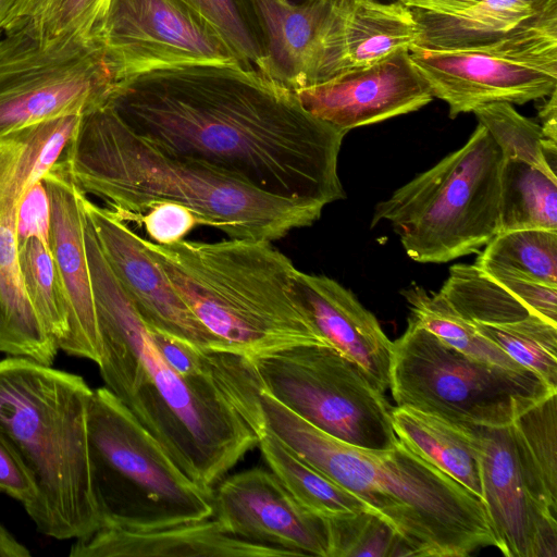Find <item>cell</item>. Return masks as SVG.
I'll list each match as a JSON object with an SVG mask.
<instances>
[{"label": "cell", "instance_id": "603a6c76", "mask_svg": "<svg viewBox=\"0 0 557 557\" xmlns=\"http://www.w3.org/2000/svg\"><path fill=\"white\" fill-rule=\"evenodd\" d=\"M81 119L62 116L0 136V215L15 218L21 198L61 159Z\"/></svg>", "mask_w": 557, "mask_h": 557}, {"label": "cell", "instance_id": "d590c367", "mask_svg": "<svg viewBox=\"0 0 557 557\" xmlns=\"http://www.w3.org/2000/svg\"><path fill=\"white\" fill-rule=\"evenodd\" d=\"M107 0H18L5 30L21 28L44 45L91 30Z\"/></svg>", "mask_w": 557, "mask_h": 557}, {"label": "cell", "instance_id": "4316f807", "mask_svg": "<svg viewBox=\"0 0 557 557\" xmlns=\"http://www.w3.org/2000/svg\"><path fill=\"white\" fill-rule=\"evenodd\" d=\"M550 1L482 0L453 17L412 10L422 30L419 46L453 47L488 40L521 24Z\"/></svg>", "mask_w": 557, "mask_h": 557}, {"label": "cell", "instance_id": "e0dca14e", "mask_svg": "<svg viewBox=\"0 0 557 557\" xmlns=\"http://www.w3.org/2000/svg\"><path fill=\"white\" fill-rule=\"evenodd\" d=\"M83 206L109 267L145 323L199 348L222 351L150 257L144 238L87 195Z\"/></svg>", "mask_w": 557, "mask_h": 557}, {"label": "cell", "instance_id": "f546056e", "mask_svg": "<svg viewBox=\"0 0 557 557\" xmlns=\"http://www.w3.org/2000/svg\"><path fill=\"white\" fill-rule=\"evenodd\" d=\"M499 210L500 232L557 231V178L525 161L503 157Z\"/></svg>", "mask_w": 557, "mask_h": 557}, {"label": "cell", "instance_id": "4fadbf2b", "mask_svg": "<svg viewBox=\"0 0 557 557\" xmlns=\"http://www.w3.org/2000/svg\"><path fill=\"white\" fill-rule=\"evenodd\" d=\"M92 27L120 84L182 65L248 67L222 34L181 0H107Z\"/></svg>", "mask_w": 557, "mask_h": 557}, {"label": "cell", "instance_id": "7a4b0ae2", "mask_svg": "<svg viewBox=\"0 0 557 557\" xmlns=\"http://www.w3.org/2000/svg\"><path fill=\"white\" fill-rule=\"evenodd\" d=\"M86 250L94 287L104 386L199 486L213 490L259 435L212 384L175 372L109 267L88 220Z\"/></svg>", "mask_w": 557, "mask_h": 557}, {"label": "cell", "instance_id": "b9f144b4", "mask_svg": "<svg viewBox=\"0 0 557 557\" xmlns=\"http://www.w3.org/2000/svg\"><path fill=\"white\" fill-rule=\"evenodd\" d=\"M482 0H398L403 5L436 16L453 17L467 12Z\"/></svg>", "mask_w": 557, "mask_h": 557}, {"label": "cell", "instance_id": "ffe728a7", "mask_svg": "<svg viewBox=\"0 0 557 557\" xmlns=\"http://www.w3.org/2000/svg\"><path fill=\"white\" fill-rule=\"evenodd\" d=\"M422 30L400 2L335 0L323 41L318 83L419 46Z\"/></svg>", "mask_w": 557, "mask_h": 557}, {"label": "cell", "instance_id": "cb8c5ba5", "mask_svg": "<svg viewBox=\"0 0 557 557\" xmlns=\"http://www.w3.org/2000/svg\"><path fill=\"white\" fill-rule=\"evenodd\" d=\"M396 436L482 502L480 448L470 425L409 407L392 408Z\"/></svg>", "mask_w": 557, "mask_h": 557}, {"label": "cell", "instance_id": "ac0fdd59", "mask_svg": "<svg viewBox=\"0 0 557 557\" xmlns=\"http://www.w3.org/2000/svg\"><path fill=\"white\" fill-rule=\"evenodd\" d=\"M42 182L51 208L50 248L63 285L69 314V332L59 349L98 364L101 341L85 240V194L72 182L59 161Z\"/></svg>", "mask_w": 557, "mask_h": 557}, {"label": "cell", "instance_id": "52a82bcc", "mask_svg": "<svg viewBox=\"0 0 557 557\" xmlns=\"http://www.w3.org/2000/svg\"><path fill=\"white\" fill-rule=\"evenodd\" d=\"M502 162L499 146L479 123L461 148L380 201L371 227L387 221L421 263L476 253L500 232Z\"/></svg>", "mask_w": 557, "mask_h": 557}, {"label": "cell", "instance_id": "d4e9b609", "mask_svg": "<svg viewBox=\"0 0 557 557\" xmlns=\"http://www.w3.org/2000/svg\"><path fill=\"white\" fill-rule=\"evenodd\" d=\"M14 224L0 215V352L52 366L59 349L26 294Z\"/></svg>", "mask_w": 557, "mask_h": 557}, {"label": "cell", "instance_id": "7bdbcfd3", "mask_svg": "<svg viewBox=\"0 0 557 557\" xmlns=\"http://www.w3.org/2000/svg\"><path fill=\"white\" fill-rule=\"evenodd\" d=\"M556 96L557 89L549 96L548 100L540 108L539 116L542 121V131L544 136L553 141H556L557 122H556Z\"/></svg>", "mask_w": 557, "mask_h": 557}, {"label": "cell", "instance_id": "277c9868", "mask_svg": "<svg viewBox=\"0 0 557 557\" xmlns=\"http://www.w3.org/2000/svg\"><path fill=\"white\" fill-rule=\"evenodd\" d=\"M264 428L297 456L384 518L411 556L465 557L496 540L483 503L399 438L371 449L334 438L265 391Z\"/></svg>", "mask_w": 557, "mask_h": 557}, {"label": "cell", "instance_id": "f35d334b", "mask_svg": "<svg viewBox=\"0 0 557 557\" xmlns=\"http://www.w3.org/2000/svg\"><path fill=\"white\" fill-rule=\"evenodd\" d=\"M50 230V199L41 180L27 189L17 205L14 224L17 247L36 238L51 250Z\"/></svg>", "mask_w": 557, "mask_h": 557}, {"label": "cell", "instance_id": "f1b7e54d", "mask_svg": "<svg viewBox=\"0 0 557 557\" xmlns=\"http://www.w3.org/2000/svg\"><path fill=\"white\" fill-rule=\"evenodd\" d=\"M522 468L540 502L557 513V393L511 422Z\"/></svg>", "mask_w": 557, "mask_h": 557}, {"label": "cell", "instance_id": "484cf974", "mask_svg": "<svg viewBox=\"0 0 557 557\" xmlns=\"http://www.w3.org/2000/svg\"><path fill=\"white\" fill-rule=\"evenodd\" d=\"M258 447L271 472L309 511L324 518L374 511L302 460L265 428L259 433Z\"/></svg>", "mask_w": 557, "mask_h": 557}, {"label": "cell", "instance_id": "d6a6232c", "mask_svg": "<svg viewBox=\"0 0 557 557\" xmlns=\"http://www.w3.org/2000/svg\"><path fill=\"white\" fill-rule=\"evenodd\" d=\"M473 113L495 139L504 158L520 159L557 178V144L544 136L541 125L521 115L508 102L490 103Z\"/></svg>", "mask_w": 557, "mask_h": 557}, {"label": "cell", "instance_id": "7c38bea8", "mask_svg": "<svg viewBox=\"0 0 557 557\" xmlns=\"http://www.w3.org/2000/svg\"><path fill=\"white\" fill-rule=\"evenodd\" d=\"M3 34L0 136L110 102L120 83L94 27L48 45L21 28Z\"/></svg>", "mask_w": 557, "mask_h": 557}, {"label": "cell", "instance_id": "8fae6325", "mask_svg": "<svg viewBox=\"0 0 557 557\" xmlns=\"http://www.w3.org/2000/svg\"><path fill=\"white\" fill-rule=\"evenodd\" d=\"M251 361L263 391L320 431L362 448L397 443L384 394L331 345H299Z\"/></svg>", "mask_w": 557, "mask_h": 557}, {"label": "cell", "instance_id": "30bf717a", "mask_svg": "<svg viewBox=\"0 0 557 557\" xmlns=\"http://www.w3.org/2000/svg\"><path fill=\"white\" fill-rule=\"evenodd\" d=\"M411 61L449 116L494 102L523 104L557 89V0L512 29L481 42L416 46Z\"/></svg>", "mask_w": 557, "mask_h": 557}, {"label": "cell", "instance_id": "ab89813d", "mask_svg": "<svg viewBox=\"0 0 557 557\" xmlns=\"http://www.w3.org/2000/svg\"><path fill=\"white\" fill-rule=\"evenodd\" d=\"M135 222H140L149 240L168 245L185 239L197 225L199 218L184 206L173 202H158L151 206Z\"/></svg>", "mask_w": 557, "mask_h": 557}, {"label": "cell", "instance_id": "836d02e7", "mask_svg": "<svg viewBox=\"0 0 557 557\" xmlns=\"http://www.w3.org/2000/svg\"><path fill=\"white\" fill-rule=\"evenodd\" d=\"M473 324L515 362L557 389V324L537 315L499 325Z\"/></svg>", "mask_w": 557, "mask_h": 557}, {"label": "cell", "instance_id": "7402d4cb", "mask_svg": "<svg viewBox=\"0 0 557 557\" xmlns=\"http://www.w3.org/2000/svg\"><path fill=\"white\" fill-rule=\"evenodd\" d=\"M335 0H252L267 39L263 75L295 91L315 85Z\"/></svg>", "mask_w": 557, "mask_h": 557}, {"label": "cell", "instance_id": "83f0119b", "mask_svg": "<svg viewBox=\"0 0 557 557\" xmlns=\"http://www.w3.org/2000/svg\"><path fill=\"white\" fill-rule=\"evenodd\" d=\"M438 293L472 323L499 325L537 315L513 287L475 263L450 267Z\"/></svg>", "mask_w": 557, "mask_h": 557}, {"label": "cell", "instance_id": "f6af8a7d", "mask_svg": "<svg viewBox=\"0 0 557 557\" xmlns=\"http://www.w3.org/2000/svg\"><path fill=\"white\" fill-rule=\"evenodd\" d=\"M18 0H0V36L4 33L9 16Z\"/></svg>", "mask_w": 557, "mask_h": 557}, {"label": "cell", "instance_id": "8d00e7d4", "mask_svg": "<svg viewBox=\"0 0 557 557\" xmlns=\"http://www.w3.org/2000/svg\"><path fill=\"white\" fill-rule=\"evenodd\" d=\"M208 20L246 66L264 73L267 39L252 0H181Z\"/></svg>", "mask_w": 557, "mask_h": 557}, {"label": "cell", "instance_id": "5bb4252c", "mask_svg": "<svg viewBox=\"0 0 557 557\" xmlns=\"http://www.w3.org/2000/svg\"><path fill=\"white\" fill-rule=\"evenodd\" d=\"M212 518L237 539L292 556L329 557L326 519L301 506L271 471L255 468L221 480Z\"/></svg>", "mask_w": 557, "mask_h": 557}, {"label": "cell", "instance_id": "d6986e66", "mask_svg": "<svg viewBox=\"0 0 557 557\" xmlns=\"http://www.w3.org/2000/svg\"><path fill=\"white\" fill-rule=\"evenodd\" d=\"M294 285L311 323L321 337L356 362L371 383L389 387L393 342L376 318L335 280L296 270Z\"/></svg>", "mask_w": 557, "mask_h": 557}, {"label": "cell", "instance_id": "9a60e30c", "mask_svg": "<svg viewBox=\"0 0 557 557\" xmlns=\"http://www.w3.org/2000/svg\"><path fill=\"white\" fill-rule=\"evenodd\" d=\"M510 424L470 425L479 443L482 503L496 547L507 557H556V516L536 497Z\"/></svg>", "mask_w": 557, "mask_h": 557}, {"label": "cell", "instance_id": "8992f818", "mask_svg": "<svg viewBox=\"0 0 557 557\" xmlns=\"http://www.w3.org/2000/svg\"><path fill=\"white\" fill-rule=\"evenodd\" d=\"M92 389L77 374L35 359L0 360V433L32 475L25 508L37 530L77 539L100 527L90 472L88 411Z\"/></svg>", "mask_w": 557, "mask_h": 557}, {"label": "cell", "instance_id": "e575fe53", "mask_svg": "<svg viewBox=\"0 0 557 557\" xmlns=\"http://www.w3.org/2000/svg\"><path fill=\"white\" fill-rule=\"evenodd\" d=\"M18 267L26 294L58 349L69 332L63 285L50 249L36 238L18 247Z\"/></svg>", "mask_w": 557, "mask_h": 557}, {"label": "cell", "instance_id": "ba28073f", "mask_svg": "<svg viewBox=\"0 0 557 557\" xmlns=\"http://www.w3.org/2000/svg\"><path fill=\"white\" fill-rule=\"evenodd\" d=\"M88 443L100 527L148 531L213 516V490L188 479L106 386L92 389Z\"/></svg>", "mask_w": 557, "mask_h": 557}, {"label": "cell", "instance_id": "60d3db41", "mask_svg": "<svg viewBox=\"0 0 557 557\" xmlns=\"http://www.w3.org/2000/svg\"><path fill=\"white\" fill-rule=\"evenodd\" d=\"M0 492L28 506L37 496L34 480L14 448L0 433Z\"/></svg>", "mask_w": 557, "mask_h": 557}, {"label": "cell", "instance_id": "ee69618b", "mask_svg": "<svg viewBox=\"0 0 557 557\" xmlns=\"http://www.w3.org/2000/svg\"><path fill=\"white\" fill-rule=\"evenodd\" d=\"M28 548L0 523V557H28Z\"/></svg>", "mask_w": 557, "mask_h": 557}, {"label": "cell", "instance_id": "6da1fadb", "mask_svg": "<svg viewBox=\"0 0 557 557\" xmlns=\"http://www.w3.org/2000/svg\"><path fill=\"white\" fill-rule=\"evenodd\" d=\"M109 103L156 148L256 189L320 208L345 198L337 162L346 134L255 69L158 70L119 84Z\"/></svg>", "mask_w": 557, "mask_h": 557}, {"label": "cell", "instance_id": "4dcf8cb0", "mask_svg": "<svg viewBox=\"0 0 557 557\" xmlns=\"http://www.w3.org/2000/svg\"><path fill=\"white\" fill-rule=\"evenodd\" d=\"M401 294L409 305L410 319L447 346L478 361L517 372L529 371L481 335L475 325L461 317L440 293L412 286Z\"/></svg>", "mask_w": 557, "mask_h": 557}, {"label": "cell", "instance_id": "3957f363", "mask_svg": "<svg viewBox=\"0 0 557 557\" xmlns=\"http://www.w3.org/2000/svg\"><path fill=\"white\" fill-rule=\"evenodd\" d=\"M59 162L82 193L102 200L125 222L158 202H173L228 238L272 243L313 224L323 210L164 152L133 132L110 103L82 115Z\"/></svg>", "mask_w": 557, "mask_h": 557}, {"label": "cell", "instance_id": "1f68e13d", "mask_svg": "<svg viewBox=\"0 0 557 557\" xmlns=\"http://www.w3.org/2000/svg\"><path fill=\"white\" fill-rule=\"evenodd\" d=\"M475 264L499 273L557 288V231L523 228L499 232Z\"/></svg>", "mask_w": 557, "mask_h": 557}, {"label": "cell", "instance_id": "74e56055", "mask_svg": "<svg viewBox=\"0 0 557 557\" xmlns=\"http://www.w3.org/2000/svg\"><path fill=\"white\" fill-rule=\"evenodd\" d=\"M329 557L411 556L394 528L374 511L325 518Z\"/></svg>", "mask_w": 557, "mask_h": 557}, {"label": "cell", "instance_id": "5b68a950", "mask_svg": "<svg viewBox=\"0 0 557 557\" xmlns=\"http://www.w3.org/2000/svg\"><path fill=\"white\" fill-rule=\"evenodd\" d=\"M144 245L222 351L256 359L299 345H329L297 296V269L271 242L161 245L144 238Z\"/></svg>", "mask_w": 557, "mask_h": 557}, {"label": "cell", "instance_id": "44dd1931", "mask_svg": "<svg viewBox=\"0 0 557 557\" xmlns=\"http://www.w3.org/2000/svg\"><path fill=\"white\" fill-rule=\"evenodd\" d=\"M71 557H283L288 552L237 539L214 519L148 531L99 527L75 539Z\"/></svg>", "mask_w": 557, "mask_h": 557}, {"label": "cell", "instance_id": "9c48e42d", "mask_svg": "<svg viewBox=\"0 0 557 557\" xmlns=\"http://www.w3.org/2000/svg\"><path fill=\"white\" fill-rule=\"evenodd\" d=\"M388 388L397 406L482 426H506L557 393L531 371H511L458 352L410 318L393 342Z\"/></svg>", "mask_w": 557, "mask_h": 557}, {"label": "cell", "instance_id": "2e32d148", "mask_svg": "<svg viewBox=\"0 0 557 557\" xmlns=\"http://www.w3.org/2000/svg\"><path fill=\"white\" fill-rule=\"evenodd\" d=\"M294 92L308 112L344 134L417 111L433 99L408 49Z\"/></svg>", "mask_w": 557, "mask_h": 557}]
</instances>
